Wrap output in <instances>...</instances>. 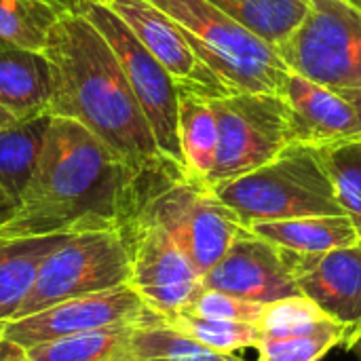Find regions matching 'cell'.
Returning a JSON list of instances; mask_svg holds the SVG:
<instances>
[{"instance_id": "6da1fadb", "label": "cell", "mask_w": 361, "mask_h": 361, "mask_svg": "<svg viewBox=\"0 0 361 361\" xmlns=\"http://www.w3.org/2000/svg\"><path fill=\"white\" fill-rule=\"evenodd\" d=\"M144 178L80 123L53 116L38 167L0 222V237L125 228L142 205Z\"/></svg>"}, {"instance_id": "7a4b0ae2", "label": "cell", "mask_w": 361, "mask_h": 361, "mask_svg": "<svg viewBox=\"0 0 361 361\" xmlns=\"http://www.w3.org/2000/svg\"><path fill=\"white\" fill-rule=\"evenodd\" d=\"M61 2L63 11L42 51L53 74L49 112L80 123L142 176L184 173L159 150L146 114L108 40L70 0Z\"/></svg>"}, {"instance_id": "3957f363", "label": "cell", "mask_w": 361, "mask_h": 361, "mask_svg": "<svg viewBox=\"0 0 361 361\" xmlns=\"http://www.w3.org/2000/svg\"><path fill=\"white\" fill-rule=\"evenodd\" d=\"M214 192L239 216L243 226L345 214L322 150L300 142L290 144L267 165L218 184Z\"/></svg>"}, {"instance_id": "277c9868", "label": "cell", "mask_w": 361, "mask_h": 361, "mask_svg": "<svg viewBox=\"0 0 361 361\" xmlns=\"http://www.w3.org/2000/svg\"><path fill=\"white\" fill-rule=\"evenodd\" d=\"M184 32L199 59L231 89L279 93L288 66L277 51L209 0H150Z\"/></svg>"}, {"instance_id": "5b68a950", "label": "cell", "mask_w": 361, "mask_h": 361, "mask_svg": "<svg viewBox=\"0 0 361 361\" xmlns=\"http://www.w3.org/2000/svg\"><path fill=\"white\" fill-rule=\"evenodd\" d=\"M133 218L163 228L205 275L247 228L205 182L180 171L150 173Z\"/></svg>"}, {"instance_id": "8992f818", "label": "cell", "mask_w": 361, "mask_h": 361, "mask_svg": "<svg viewBox=\"0 0 361 361\" xmlns=\"http://www.w3.org/2000/svg\"><path fill=\"white\" fill-rule=\"evenodd\" d=\"M129 277L131 250L125 228L70 235L44 258L36 281L15 317L32 315L76 296L125 286L129 283Z\"/></svg>"}, {"instance_id": "52a82bcc", "label": "cell", "mask_w": 361, "mask_h": 361, "mask_svg": "<svg viewBox=\"0 0 361 361\" xmlns=\"http://www.w3.org/2000/svg\"><path fill=\"white\" fill-rule=\"evenodd\" d=\"M218 123V154L207 186L245 176L294 144L290 108L279 93L233 91L209 97Z\"/></svg>"}, {"instance_id": "ba28073f", "label": "cell", "mask_w": 361, "mask_h": 361, "mask_svg": "<svg viewBox=\"0 0 361 361\" xmlns=\"http://www.w3.org/2000/svg\"><path fill=\"white\" fill-rule=\"evenodd\" d=\"M275 51L290 72L334 91L361 89V13L345 0H309L302 23Z\"/></svg>"}, {"instance_id": "9c48e42d", "label": "cell", "mask_w": 361, "mask_h": 361, "mask_svg": "<svg viewBox=\"0 0 361 361\" xmlns=\"http://www.w3.org/2000/svg\"><path fill=\"white\" fill-rule=\"evenodd\" d=\"M108 40L118 57L123 72L146 114L152 135L163 157L184 171L180 135H178V108L180 91L173 76L159 63V59L135 38L127 23L104 4H91L85 0H70ZM186 173V171H184Z\"/></svg>"}, {"instance_id": "30bf717a", "label": "cell", "mask_w": 361, "mask_h": 361, "mask_svg": "<svg viewBox=\"0 0 361 361\" xmlns=\"http://www.w3.org/2000/svg\"><path fill=\"white\" fill-rule=\"evenodd\" d=\"M161 319L152 313L140 294L129 286H118L106 292L76 296L25 317H15L0 324V338L30 349L34 345L61 336L144 326Z\"/></svg>"}, {"instance_id": "8fae6325", "label": "cell", "mask_w": 361, "mask_h": 361, "mask_svg": "<svg viewBox=\"0 0 361 361\" xmlns=\"http://www.w3.org/2000/svg\"><path fill=\"white\" fill-rule=\"evenodd\" d=\"M125 233L131 250L129 286L159 317L184 311L203 288V275L190 258L163 228L142 218H133Z\"/></svg>"}, {"instance_id": "7c38bea8", "label": "cell", "mask_w": 361, "mask_h": 361, "mask_svg": "<svg viewBox=\"0 0 361 361\" xmlns=\"http://www.w3.org/2000/svg\"><path fill=\"white\" fill-rule=\"evenodd\" d=\"M203 288L220 290L237 298L271 305L300 296L290 269L288 252L245 228L228 252L203 277Z\"/></svg>"}, {"instance_id": "4fadbf2b", "label": "cell", "mask_w": 361, "mask_h": 361, "mask_svg": "<svg viewBox=\"0 0 361 361\" xmlns=\"http://www.w3.org/2000/svg\"><path fill=\"white\" fill-rule=\"evenodd\" d=\"M108 6L173 76L178 89H188L205 97H222L235 91L199 59L182 27L150 0H112Z\"/></svg>"}, {"instance_id": "5bb4252c", "label": "cell", "mask_w": 361, "mask_h": 361, "mask_svg": "<svg viewBox=\"0 0 361 361\" xmlns=\"http://www.w3.org/2000/svg\"><path fill=\"white\" fill-rule=\"evenodd\" d=\"M286 252L300 294L349 330V349L361 328V241L324 254Z\"/></svg>"}, {"instance_id": "9a60e30c", "label": "cell", "mask_w": 361, "mask_h": 361, "mask_svg": "<svg viewBox=\"0 0 361 361\" xmlns=\"http://www.w3.org/2000/svg\"><path fill=\"white\" fill-rule=\"evenodd\" d=\"M281 97L290 108L294 140L324 146L336 140L361 135L357 110L338 91L324 87L296 72H288Z\"/></svg>"}, {"instance_id": "2e32d148", "label": "cell", "mask_w": 361, "mask_h": 361, "mask_svg": "<svg viewBox=\"0 0 361 361\" xmlns=\"http://www.w3.org/2000/svg\"><path fill=\"white\" fill-rule=\"evenodd\" d=\"M53 74L44 53L19 47L0 49V106L17 116L49 112Z\"/></svg>"}, {"instance_id": "e0dca14e", "label": "cell", "mask_w": 361, "mask_h": 361, "mask_svg": "<svg viewBox=\"0 0 361 361\" xmlns=\"http://www.w3.org/2000/svg\"><path fill=\"white\" fill-rule=\"evenodd\" d=\"M53 114L23 116L0 131V188L13 212L21 201L44 148Z\"/></svg>"}, {"instance_id": "ac0fdd59", "label": "cell", "mask_w": 361, "mask_h": 361, "mask_svg": "<svg viewBox=\"0 0 361 361\" xmlns=\"http://www.w3.org/2000/svg\"><path fill=\"white\" fill-rule=\"evenodd\" d=\"M247 228L254 235L296 254H324L361 241V235L347 214L256 222Z\"/></svg>"}, {"instance_id": "d6986e66", "label": "cell", "mask_w": 361, "mask_h": 361, "mask_svg": "<svg viewBox=\"0 0 361 361\" xmlns=\"http://www.w3.org/2000/svg\"><path fill=\"white\" fill-rule=\"evenodd\" d=\"M70 235L0 237V324L17 315L44 258Z\"/></svg>"}, {"instance_id": "ffe728a7", "label": "cell", "mask_w": 361, "mask_h": 361, "mask_svg": "<svg viewBox=\"0 0 361 361\" xmlns=\"http://www.w3.org/2000/svg\"><path fill=\"white\" fill-rule=\"evenodd\" d=\"M180 91L178 108V135L188 178L205 182L216 165L218 154V123L209 97L188 89Z\"/></svg>"}, {"instance_id": "44dd1931", "label": "cell", "mask_w": 361, "mask_h": 361, "mask_svg": "<svg viewBox=\"0 0 361 361\" xmlns=\"http://www.w3.org/2000/svg\"><path fill=\"white\" fill-rule=\"evenodd\" d=\"M133 328L61 336L25 349L30 361H129Z\"/></svg>"}, {"instance_id": "7402d4cb", "label": "cell", "mask_w": 361, "mask_h": 361, "mask_svg": "<svg viewBox=\"0 0 361 361\" xmlns=\"http://www.w3.org/2000/svg\"><path fill=\"white\" fill-rule=\"evenodd\" d=\"M228 17L260 36L273 49L305 19L309 0H209Z\"/></svg>"}, {"instance_id": "603a6c76", "label": "cell", "mask_w": 361, "mask_h": 361, "mask_svg": "<svg viewBox=\"0 0 361 361\" xmlns=\"http://www.w3.org/2000/svg\"><path fill=\"white\" fill-rule=\"evenodd\" d=\"M61 11V0H0V42L42 53Z\"/></svg>"}, {"instance_id": "cb8c5ba5", "label": "cell", "mask_w": 361, "mask_h": 361, "mask_svg": "<svg viewBox=\"0 0 361 361\" xmlns=\"http://www.w3.org/2000/svg\"><path fill=\"white\" fill-rule=\"evenodd\" d=\"M129 361H245L235 353H218L169 328L163 319L135 326Z\"/></svg>"}, {"instance_id": "d4e9b609", "label": "cell", "mask_w": 361, "mask_h": 361, "mask_svg": "<svg viewBox=\"0 0 361 361\" xmlns=\"http://www.w3.org/2000/svg\"><path fill=\"white\" fill-rule=\"evenodd\" d=\"M165 326L186 334L199 345L214 349L218 353H235L241 349H256L262 341V330L256 324L245 322H224L197 317L186 311L161 317Z\"/></svg>"}, {"instance_id": "484cf974", "label": "cell", "mask_w": 361, "mask_h": 361, "mask_svg": "<svg viewBox=\"0 0 361 361\" xmlns=\"http://www.w3.org/2000/svg\"><path fill=\"white\" fill-rule=\"evenodd\" d=\"M317 148L322 150L343 212L353 220L361 235V135L336 140Z\"/></svg>"}, {"instance_id": "4316f807", "label": "cell", "mask_w": 361, "mask_h": 361, "mask_svg": "<svg viewBox=\"0 0 361 361\" xmlns=\"http://www.w3.org/2000/svg\"><path fill=\"white\" fill-rule=\"evenodd\" d=\"M349 330L338 322H330L328 326L288 338H262L258 349L260 361H319L338 345H349Z\"/></svg>"}, {"instance_id": "83f0119b", "label": "cell", "mask_w": 361, "mask_h": 361, "mask_svg": "<svg viewBox=\"0 0 361 361\" xmlns=\"http://www.w3.org/2000/svg\"><path fill=\"white\" fill-rule=\"evenodd\" d=\"M330 322L334 319L328 317L311 298L300 294L267 305L258 328L262 330V338H288L311 334Z\"/></svg>"}, {"instance_id": "f1b7e54d", "label": "cell", "mask_w": 361, "mask_h": 361, "mask_svg": "<svg viewBox=\"0 0 361 361\" xmlns=\"http://www.w3.org/2000/svg\"><path fill=\"white\" fill-rule=\"evenodd\" d=\"M267 305L250 302L237 298L233 294L201 288V292L192 298V302L184 309L190 315L207 317V319H224V322H245V324H260ZM180 313V311H178Z\"/></svg>"}, {"instance_id": "f546056e", "label": "cell", "mask_w": 361, "mask_h": 361, "mask_svg": "<svg viewBox=\"0 0 361 361\" xmlns=\"http://www.w3.org/2000/svg\"><path fill=\"white\" fill-rule=\"evenodd\" d=\"M0 361H30L25 349L0 338Z\"/></svg>"}, {"instance_id": "4dcf8cb0", "label": "cell", "mask_w": 361, "mask_h": 361, "mask_svg": "<svg viewBox=\"0 0 361 361\" xmlns=\"http://www.w3.org/2000/svg\"><path fill=\"white\" fill-rule=\"evenodd\" d=\"M338 93H341L345 99H349V102L353 104V108L357 110L361 121V89H341Z\"/></svg>"}, {"instance_id": "1f68e13d", "label": "cell", "mask_w": 361, "mask_h": 361, "mask_svg": "<svg viewBox=\"0 0 361 361\" xmlns=\"http://www.w3.org/2000/svg\"><path fill=\"white\" fill-rule=\"evenodd\" d=\"M19 118H23V116H17V114H13L11 110H6V108L0 106V131H2L4 127L13 125L15 121H19Z\"/></svg>"}, {"instance_id": "d6a6232c", "label": "cell", "mask_w": 361, "mask_h": 361, "mask_svg": "<svg viewBox=\"0 0 361 361\" xmlns=\"http://www.w3.org/2000/svg\"><path fill=\"white\" fill-rule=\"evenodd\" d=\"M349 351H353V353H355V355L361 360V328H360V332L355 334V338H353V343H351Z\"/></svg>"}, {"instance_id": "836d02e7", "label": "cell", "mask_w": 361, "mask_h": 361, "mask_svg": "<svg viewBox=\"0 0 361 361\" xmlns=\"http://www.w3.org/2000/svg\"><path fill=\"white\" fill-rule=\"evenodd\" d=\"M0 207H6V216L11 214V209H8V203H6V197H4L2 188H0Z\"/></svg>"}, {"instance_id": "e575fe53", "label": "cell", "mask_w": 361, "mask_h": 361, "mask_svg": "<svg viewBox=\"0 0 361 361\" xmlns=\"http://www.w3.org/2000/svg\"><path fill=\"white\" fill-rule=\"evenodd\" d=\"M85 2H91V4H104V6H108L112 0H85Z\"/></svg>"}, {"instance_id": "d590c367", "label": "cell", "mask_w": 361, "mask_h": 361, "mask_svg": "<svg viewBox=\"0 0 361 361\" xmlns=\"http://www.w3.org/2000/svg\"><path fill=\"white\" fill-rule=\"evenodd\" d=\"M345 2H349L351 6H355V8L361 13V0H345Z\"/></svg>"}, {"instance_id": "8d00e7d4", "label": "cell", "mask_w": 361, "mask_h": 361, "mask_svg": "<svg viewBox=\"0 0 361 361\" xmlns=\"http://www.w3.org/2000/svg\"><path fill=\"white\" fill-rule=\"evenodd\" d=\"M2 47H6V44H2V42H0V49H2Z\"/></svg>"}, {"instance_id": "74e56055", "label": "cell", "mask_w": 361, "mask_h": 361, "mask_svg": "<svg viewBox=\"0 0 361 361\" xmlns=\"http://www.w3.org/2000/svg\"><path fill=\"white\" fill-rule=\"evenodd\" d=\"M258 361H260V360H258Z\"/></svg>"}]
</instances>
